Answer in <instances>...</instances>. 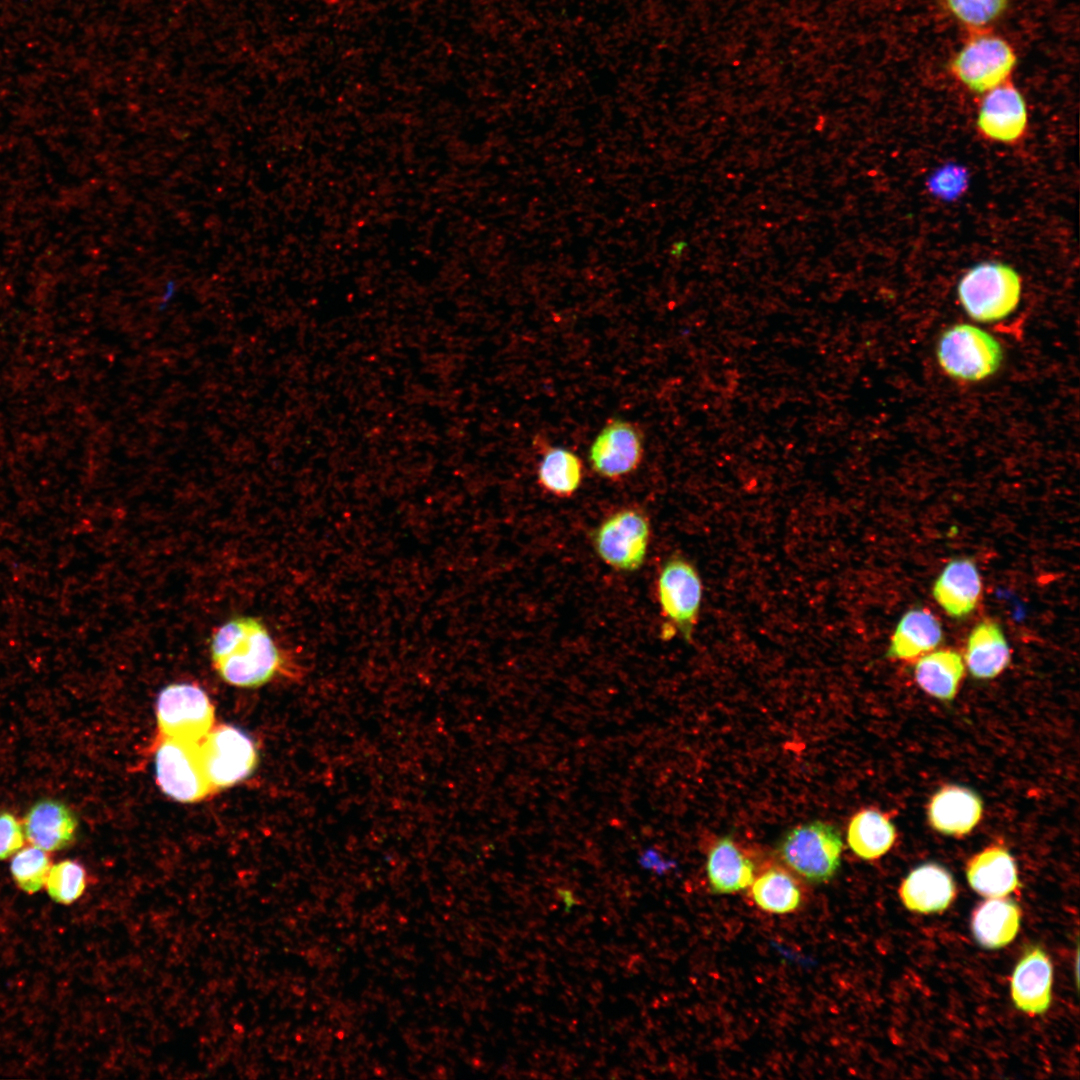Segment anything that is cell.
Returning a JSON list of instances; mask_svg holds the SVG:
<instances>
[{"mask_svg":"<svg viewBox=\"0 0 1080 1080\" xmlns=\"http://www.w3.org/2000/svg\"><path fill=\"white\" fill-rule=\"evenodd\" d=\"M212 663L228 684L252 688L266 684L285 665L267 628L258 619L240 616L217 628L210 644Z\"/></svg>","mask_w":1080,"mask_h":1080,"instance_id":"obj_1","label":"cell"},{"mask_svg":"<svg viewBox=\"0 0 1080 1080\" xmlns=\"http://www.w3.org/2000/svg\"><path fill=\"white\" fill-rule=\"evenodd\" d=\"M957 295L966 313L979 322L1008 317L1021 296V278L1009 265L983 262L970 268L960 279Z\"/></svg>","mask_w":1080,"mask_h":1080,"instance_id":"obj_2","label":"cell"},{"mask_svg":"<svg viewBox=\"0 0 1080 1080\" xmlns=\"http://www.w3.org/2000/svg\"><path fill=\"white\" fill-rule=\"evenodd\" d=\"M842 848L841 836L833 825L812 821L787 831L777 850L791 870L810 883L820 884L837 873Z\"/></svg>","mask_w":1080,"mask_h":1080,"instance_id":"obj_3","label":"cell"},{"mask_svg":"<svg viewBox=\"0 0 1080 1080\" xmlns=\"http://www.w3.org/2000/svg\"><path fill=\"white\" fill-rule=\"evenodd\" d=\"M936 356L940 367L950 377L964 382H979L999 369L1003 353L1000 343L988 332L961 323L942 333Z\"/></svg>","mask_w":1080,"mask_h":1080,"instance_id":"obj_4","label":"cell"},{"mask_svg":"<svg viewBox=\"0 0 1080 1080\" xmlns=\"http://www.w3.org/2000/svg\"><path fill=\"white\" fill-rule=\"evenodd\" d=\"M197 753L214 790L243 781L255 770L258 762V752L252 738L230 724L212 728L197 743Z\"/></svg>","mask_w":1080,"mask_h":1080,"instance_id":"obj_5","label":"cell"},{"mask_svg":"<svg viewBox=\"0 0 1080 1080\" xmlns=\"http://www.w3.org/2000/svg\"><path fill=\"white\" fill-rule=\"evenodd\" d=\"M1015 65L1012 46L986 29L974 32L950 64L955 78L976 93H985L1008 81Z\"/></svg>","mask_w":1080,"mask_h":1080,"instance_id":"obj_6","label":"cell"},{"mask_svg":"<svg viewBox=\"0 0 1080 1080\" xmlns=\"http://www.w3.org/2000/svg\"><path fill=\"white\" fill-rule=\"evenodd\" d=\"M651 536L647 515L638 508L625 507L608 515L593 533L598 557L620 572H634L643 565Z\"/></svg>","mask_w":1080,"mask_h":1080,"instance_id":"obj_7","label":"cell"},{"mask_svg":"<svg viewBox=\"0 0 1080 1080\" xmlns=\"http://www.w3.org/2000/svg\"><path fill=\"white\" fill-rule=\"evenodd\" d=\"M156 717L165 738L197 743L213 728L214 706L202 688L174 683L160 691Z\"/></svg>","mask_w":1080,"mask_h":1080,"instance_id":"obj_8","label":"cell"},{"mask_svg":"<svg viewBox=\"0 0 1080 1080\" xmlns=\"http://www.w3.org/2000/svg\"><path fill=\"white\" fill-rule=\"evenodd\" d=\"M657 598L672 632L690 640L702 600V582L695 567L681 557L668 559L658 575Z\"/></svg>","mask_w":1080,"mask_h":1080,"instance_id":"obj_9","label":"cell"},{"mask_svg":"<svg viewBox=\"0 0 1080 1080\" xmlns=\"http://www.w3.org/2000/svg\"><path fill=\"white\" fill-rule=\"evenodd\" d=\"M197 743L165 738L156 750L157 784L175 801L194 803L214 791L199 761Z\"/></svg>","mask_w":1080,"mask_h":1080,"instance_id":"obj_10","label":"cell"},{"mask_svg":"<svg viewBox=\"0 0 1080 1080\" xmlns=\"http://www.w3.org/2000/svg\"><path fill=\"white\" fill-rule=\"evenodd\" d=\"M642 457L643 436L638 427L623 419H613L594 439L588 460L598 476L618 480L635 471Z\"/></svg>","mask_w":1080,"mask_h":1080,"instance_id":"obj_11","label":"cell"},{"mask_svg":"<svg viewBox=\"0 0 1080 1080\" xmlns=\"http://www.w3.org/2000/svg\"><path fill=\"white\" fill-rule=\"evenodd\" d=\"M987 140L1016 144L1026 135L1028 114L1024 98L1009 80L985 92L976 120Z\"/></svg>","mask_w":1080,"mask_h":1080,"instance_id":"obj_12","label":"cell"},{"mask_svg":"<svg viewBox=\"0 0 1080 1080\" xmlns=\"http://www.w3.org/2000/svg\"><path fill=\"white\" fill-rule=\"evenodd\" d=\"M22 825L25 837L32 845L50 852L64 849L73 843L78 820L65 803L46 798L29 808Z\"/></svg>","mask_w":1080,"mask_h":1080,"instance_id":"obj_13","label":"cell"},{"mask_svg":"<svg viewBox=\"0 0 1080 1080\" xmlns=\"http://www.w3.org/2000/svg\"><path fill=\"white\" fill-rule=\"evenodd\" d=\"M1052 964L1038 946L1029 947L1011 978V996L1015 1006L1026 1013H1044L1050 1006L1052 988Z\"/></svg>","mask_w":1080,"mask_h":1080,"instance_id":"obj_14","label":"cell"},{"mask_svg":"<svg viewBox=\"0 0 1080 1080\" xmlns=\"http://www.w3.org/2000/svg\"><path fill=\"white\" fill-rule=\"evenodd\" d=\"M983 812L981 798L973 790L946 785L930 799L927 816L936 831L950 836H963L979 823Z\"/></svg>","mask_w":1080,"mask_h":1080,"instance_id":"obj_15","label":"cell"},{"mask_svg":"<svg viewBox=\"0 0 1080 1080\" xmlns=\"http://www.w3.org/2000/svg\"><path fill=\"white\" fill-rule=\"evenodd\" d=\"M933 596L953 618L971 614L982 594V582L976 564L968 558L950 561L933 585Z\"/></svg>","mask_w":1080,"mask_h":1080,"instance_id":"obj_16","label":"cell"},{"mask_svg":"<svg viewBox=\"0 0 1080 1080\" xmlns=\"http://www.w3.org/2000/svg\"><path fill=\"white\" fill-rule=\"evenodd\" d=\"M899 895L904 906L919 913L945 910L956 896L950 872L936 864L925 863L913 869L902 881Z\"/></svg>","mask_w":1080,"mask_h":1080,"instance_id":"obj_17","label":"cell"},{"mask_svg":"<svg viewBox=\"0 0 1080 1080\" xmlns=\"http://www.w3.org/2000/svg\"><path fill=\"white\" fill-rule=\"evenodd\" d=\"M966 876L972 889L986 897H1003L1019 887L1016 863L1001 845H990L970 858Z\"/></svg>","mask_w":1080,"mask_h":1080,"instance_id":"obj_18","label":"cell"},{"mask_svg":"<svg viewBox=\"0 0 1080 1080\" xmlns=\"http://www.w3.org/2000/svg\"><path fill=\"white\" fill-rule=\"evenodd\" d=\"M1011 652L1000 625L993 620L978 623L968 636L965 662L976 679H992L1010 663Z\"/></svg>","mask_w":1080,"mask_h":1080,"instance_id":"obj_19","label":"cell"},{"mask_svg":"<svg viewBox=\"0 0 1080 1080\" xmlns=\"http://www.w3.org/2000/svg\"><path fill=\"white\" fill-rule=\"evenodd\" d=\"M943 640L938 619L925 608L907 611L899 620L887 651V657L912 660L932 651Z\"/></svg>","mask_w":1080,"mask_h":1080,"instance_id":"obj_20","label":"cell"},{"mask_svg":"<svg viewBox=\"0 0 1080 1080\" xmlns=\"http://www.w3.org/2000/svg\"><path fill=\"white\" fill-rule=\"evenodd\" d=\"M711 891L728 894L740 891L754 880V864L730 836L719 838L711 847L706 864Z\"/></svg>","mask_w":1080,"mask_h":1080,"instance_id":"obj_21","label":"cell"},{"mask_svg":"<svg viewBox=\"0 0 1080 1080\" xmlns=\"http://www.w3.org/2000/svg\"><path fill=\"white\" fill-rule=\"evenodd\" d=\"M1020 920L1021 910L1017 903L1009 898L992 897L974 909L971 929L982 947L998 949L1016 937Z\"/></svg>","mask_w":1080,"mask_h":1080,"instance_id":"obj_22","label":"cell"},{"mask_svg":"<svg viewBox=\"0 0 1080 1080\" xmlns=\"http://www.w3.org/2000/svg\"><path fill=\"white\" fill-rule=\"evenodd\" d=\"M542 457L537 469V481L541 488L559 498L571 497L583 479L581 459L573 451L537 441Z\"/></svg>","mask_w":1080,"mask_h":1080,"instance_id":"obj_23","label":"cell"},{"mask_svg":"<svg viewBox=\"0 0 1080 1080\" xmlns=\"http://www.w3.org/2000/svg\"><path fill=\"white\" fill-rule=\"evenodd\" d=\"M915 679L927 694L944 701L958 692L965 673L962 656L950 649L924 654L915 665Z\"/></svg>","mask_w":1080,"mask_h":1080,"instance_id":"obj_24","label":"cell"},{"mask_svg":"<svg viewBox=\"0 0 1080 1080\" xmlns=\"http://www.w3.org/2000/svg\"><path fill=\"white\" fill-rule=\"evenodd\" d=\"M896 839V829L889 817L869 808L857 812L850 820L847 841L851 850L864 860H874L890 850Z\"/></svg>","mask_w":1080,"mask_h":1080,"instance_id":"obj_25","label":"cell"},{"mask_svg":"<svg viewBox=\"0 0 1080 1080\" xmlns=\"http://www.w3.org/2000/svg\"><path fill=\"white\" fill-rule=\"evenodd\" d=\"M751 896L764 911L785 914L798 909L802 893L796 880L785 870L773 867L751 883Z\"/></svg>","mask_w":1080,"mask_h":1080,"instance_id":"obj_26","label":"cell"},{"mask_svg":"<svg viewBox=\"0 0 1080 1080\" xmlns=\"http://www.w3.org/2000/svg\"><path fill=\"white\" fill-rule=\"evenodd\" d=\"M87 881L85 867L78 861L66 859L51 866L45 886L55 902L68 905L84 893Z\"/></svg>","mask_w":1080,"mask_h":1080,"instance_id":"obj_27","label":"cell"},{"mask_svg":"<svg viewBox=\"0 0 1080 1080\" xmlns=\"http://www.w3.org/2000/svg\"><path fill=\"white\" fill-rule=\"evenodd\" d=\"M47 851L34 845L18 850L11 861L10 870L17 886L32 894L44 885L51 868Z\"/></svg>","mask_w":1080,"mask_h":1080,"instance_id":"obj_28","label":"cell"},{"mask_svg":"<svg viewBox=\"0 0 1080 1080\" xmlns=\"http://www.w3.org/2000/svg\"><path fill=\"white\" fill-rule=\"evenodd\" d=\"M951 13L973 30H985L1005 11L1008 0H945Z\"/></svg>","mask_w":1080,"mask_h":1080,"instance_id":"obj_29","label":"cell"},{"mask_svg":"<svg viewBox=\"0 0 1080 1080\" xmlns=\"http://www.w3.org/2000/svg\"><path fill=\"white\" fill-rule=\"evenodd\" d=\"M23 825L9 811L0 812V860L20 850L25 842Z\"/></svg>","mask_w":1080,"mask_h":1080,"instance_id":"obj_30","label":"cell"},{"mask_svg":"<svg viewBox=\"0 0 1080 1080\" xmlns=\"http://www.w3.org/2000/svg\"><path fill=\"white\" fill-rule=\"evenodd\" d=\"M967 183L966 172L958 166H946L937 171L929 181V186L937 195L954 198L962 192Z\"/></svg>","mask_w":1080,"mask_h":1080,"instance_id":"obj_31","label":"cell"},{"mask_svg":"<svg viewBox=\"0 0 1080 1080\" xmlns=\"http://www.w3.org/2000/svg\"><path fill=\"white\" fill-rule=\"evenodd\" d=\"M639 864L647 869L657 873L668 870L672 864L661 859L658 852L654 849H646L639 857Z\"/></svg>","mask_w":1080,"mask_h":1080,"instance_id":"obj_32","label":"cell"},{"mask_svg":"<svg viewBox=\"0 0 1080 1080\" xmlns=\"http://www.w3.org/2000/svg\"><path fill=\"white\" fill-rule=\"evenodd\" d=\"M684 249H685V244L683 242H680L676 246L673 247L672 252H673V254H676V255L679 256V255H681V253H682V251Z\"/></svg>","mask_w":1080,"mask_h":1080,"instance_id":"obj_33","label":"cell"}]
</instances>
